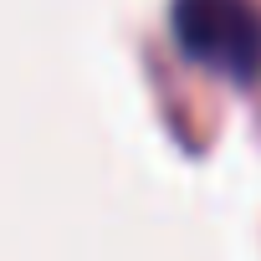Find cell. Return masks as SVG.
Masks as SVG:
<instances>
[{"label":"cell","mask_w":261,"mask_h":261,"mask_svg":"<svg viewBox=\"0 0 261 261\" xmlns=\"http://www.w3.org/2000/svg\"><path fill=\"white\" fill-rule=\"evenodd\" d=\"M179 51L230 82L261 77V6L256 0H169Z\"/></svg>","instance_id":"6da1fadb"}]
</instances>
